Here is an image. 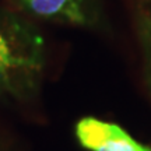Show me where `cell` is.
Returning <instances> with one entry per match:
<instances>
[{
    "label": "cell",
    "instance_id": "cell-1",
    "mask_svg": "<svg viewBox=\"0 0 151 151\" xmlns=\"http://www.w3.org/2000/svg\"><path fill=\"white\" fill-rule=\"evenodd\" d=\"M74 136L87 151H151L150 146L137 141L122 126L94 116L77 120Z\"/></svg>",
    "mask_w": 151,
    "mask_h": 151
},
{
    "label": "cell",
    "instance_id": "cell-2",
    "mask_svg": "<svg viewBox=\"0 0 151 151\" xmlns=\"http://www.w3.org/2000/svg\"><path fill=\"white\" fill-rule=\"evenodd\" d=\"M43 67L42 50L21 49L0 31V83L17 88L20 81L31 83Z\"/></svg>",
    "mask_w": 151,
    "mask_h": 151
},
{
    "label": "cell",
    "instance_id": "cell-3",
    "mask_svg": "<svg viewBox=\"0 0 151 151\" xmlns=\"http://www.w3.org/2000/svg\"><path fill=\"white\" fill-rule=\"evenodd\" d=\"M35 16L84 25L90 21L87 0H20Z\"/></svg>",
    "mask_w": 151,
    "mask_h": 151
}]
</instances>
